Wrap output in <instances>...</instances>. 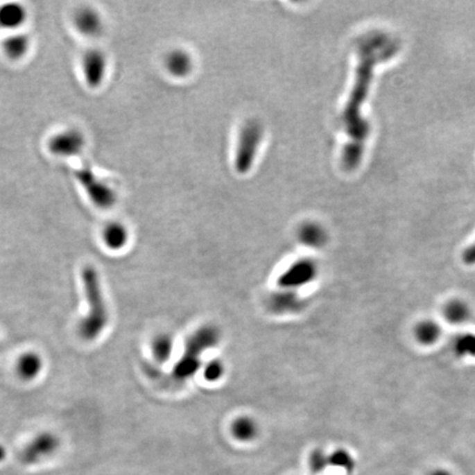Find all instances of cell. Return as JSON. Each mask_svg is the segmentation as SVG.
Wrapping results in <instances>:
<instances>
[{
    "label": "cell",
    "mask_w": 475,
    "mask_h": 475,
    "mask_svg": "<svg viewBox=\"0 0 475 475\" xmlns=\"http://www.w3.org/2000/svg\"><path fill=\"white\" fill-rule=\"evenodd\" d=\"M399 44L384 33H371L359 44V63L356 82L343 114V123L349 138L343 149V166L345 171L356 170L363 157L364 146L369 137L370 126L362 118L361 108L367 99L373 69L379 62L395 55Z\"/></svg>",
    "instance_id": "cell-1"
},
{
    "label": "cell",
    "mask_w": 475,
    "mask_h": 475,
    "mask_svg": "<svg viewBox=\"0 0 475 475\" xmlns=\"http://www.w3.org/2000/svg\"><path fill=\"white\" fill-rule=\"evenodd\" d=\"M82 281L87 302V313L83 317L77 329L78 336L84 341L93 343L107 329L110 322V313L98 271L94 266H85L82 271Z\"/></svg>",
    "instance_id": "cell-2"
},
{
    "label": "cell",
    "mask_w": 475,
    "mask_h": 475,
    "mask_svg": "<svg viewBox=\"0 0 475 475\" xmlns=\"http://www.w3.org/2000/svg\"><path fill=\"white\" fill-rule=\"evenodd\" d=\"M74 178L82 186L92 204L101 209L112 208L117 202V191L114 186L106 181L92 169V166H80L75 171Z\"/></svg>",
    "instance_id": "cell-3"
},
{
    "label": "cell",
    "mask_w": 475,
    "mask_h": 475,
    "mask_svg": "<svg viewBox=\"0 0 475 475\" xmlns=\"http://www.w3.org/2000/svg\"><path fill=\"white\" fill-rule=\"evenodd\" d=\"M262 136V128L254 120L248 121L243 126L240 132L234 159V165L238 172L241 174L249 172L258 153Z\"/></svg>",
    "instance_id": "cell-4"
},
{
    "label": "cell",
    "mask_w": 475,
    "mask_h": 475,
    "mask_svg": "<svg viewBox=\"0 0 475 475\" xmlns=\"http://www.w3.org/2000/svg\"><path fill=\"white\" fill-rule=\"evenodd\" d=\"M87 140L83 131L74 127L64 128L49 139L51 153L60 157H73L85 150Z\"/></svg>",
    "instance_id": "cell-5"
},
{
    "label": "cell",
    "mask_w": 475,
    "mask_h": 475,
    "mask_svg": "<svg viewBox=\"0 0 475 475\" xmlns=\"http://www.w3.org/2000/svg\"><path fill=\"white\" fill-rule=\"evenodd\" d=\"M318 266L311 259H302L292 263L279 275L277 284L284 291H293L306 286L316 279Z\"/></svg>",
    "instance_id": "cell-6"
},
{
    "label": "cell",
    "mask_w": 475,
    "mask_h": 475,
    "mask_svg": "<svg viewBox=\"0 0 475 475\" xmlns=\"http://www.w3.org/2000/svg\"><path fill=\"white\" fill-rule=\"evenodd\" d=\"M61 441L52 433H41L35 435L21 452V459L27 465H37L53 457L59 451Z\"/></svg>",
    "instance_id": "cell-7"
},
{
    "label": "cell",
    "mask_w": 475,
    "mask_h": 475,
    "mask_svg": "<svg viewBox=\"0 0 475 475\" xmlns=\"http://www.w3.org/2000/svg\"><path fill=\"white\" fill-rule=\"evenodd\" d=\"M80 69L87 86L98 88L106 80L108 73L107 54L101 49H89L83 54Z\"/></svg>",
    "instance_id": "cell-8"
},
{
    "label": "cell",
    "mask_w": 475,
    "mask_h": 475,
    "mask_svg": "<svg viewBox=\"0 0 475 475\" xmlns=\"http://www.w3.org/2000/svg\"><path fill=\"white\" fill-rule=\"evenodd\" d=\"M73 22L77 31L84 37H97L104 31V19L93 7L86 6L77 9Z\"/></svg>",
    "instance_id": "cell-9"
},
{
    "label": "cell",
    "mask_w": 475,
    "mask_h": 475,
    "mask_svg": "<svg viewBox=\"0 0 475 475\" xmlns=\"http://www.w3.org/2000/svg\"><path fill=\"white\" fill-rule=\"evenodd\" d=\"M44 360L40 353L28 351L19 356L16 362V373L24 382H33L42 374Z\"/></svg>",
    "instance_id": "cell-10"
},
{
    "label": "cell",
    "mask_w": 475,
    "mask_h": 475,
    "mask_svg": "<svg viewBox=\"0 0 475 475\" xmlns=\"http://www.w3.org/2000/svg\"><path fill=\"white\" fill-rule=\"evenodd\" d=\"M28 20V10L20 3H3L0 5V30L17 32Z\"/></svg>",
    "instance_id": "cell-11"
},
{
    "label": "cell",
    "mask_w": 475,
    "mask_h": 475,
    "mask_svg": "<svg viewBox=\"0 0 475 475\" xmlns=\"http://www.w3.org/2000/svg\"><path fill=\"white\" fill-rule=\"evenodd\" d=\"M101 240L107 249L112 251H120L125 249L129 242V231L123 223L119 221H112L107 223L103 229Z\"/></svg>",
    "instance_id": "cell-12"
},
{
    "label": "cell",
    "mask_w": 475,
    "mask_h": 475,
    "mask_svg": "<svg viewBox=\"0 0 475 475\" xmlns=\"http://www.w3.org/2000/svg\"><path fill=\"white\" fill-rule=\"evenodd\" d=\"M31 37L24 32H11L3 42V50L10 60H21L31 49Z\"/></svg>",
    "instance_id": "cell-13"
},
{
    "label": "cell",
    "mask_w": 475,
    "mask_h": 475,
    "mask_svg": "<svg viewBox=\"0 0 475 475\" xmlns=\"http://www.w3.org/2000/svg\"><path fill=\"white\" fill-rule=\"evenodd\" d=\"M298 239L307 248L320 249L326 245L328 234L319 223H306L298 230Z\"/></svg>",
    "instance_id": "cell-14"
},
{
    "label": "cell",
    "mask_w": 475,
    "mask_h": 475,
    "mask_svg": "<svg viewBox=\"0 0 475 475\" xmlns=\"http://www.w3.org/2000/svg\"><path fill=\"white\" fill-rule=\"evenodd\" d=\"M175 349V341L171 334L162 332L152 340L151 351L154 360L163 364L170 361Z\"/></svg>",
    "instance_id": "cell-15"
},
{
    "label": "cell",
    "mask_w": 475,
    "mask_h": 475,
    "mask_svg": "<svg viewBox=\"0 0 475 475\" xmlns=\"http://www.w3.org/2000/svg\"><path fill=\"white\" fill-rule=\"evenodd\" d=\"M231 433L236 440L249 442L258 437L260 428L257 420H253L252 417L240 416L234 420V424L231 426Z\"/></svg>",
    "instance_id": "cell-16"
},
{
    "label": "cell",
    "mask_w": 475,
    "mask_h": 475,
    "mask_svg": "<svg viewBox=\"0 0 475 475\" xmlns=\"http://www.w3.org/2000/svg\"><path fill=\"white\" fill-rule=\"evenodd\" d=\"M441 327L433 320H422L415 327V338L420 345H433L441 338Z\"/></svg>",
    "instance_id": "cell-17"
},
{
    "label": "cell",
    "mask_w": 475,
    "mask_h": 475,
    "mask_svg": "<svg viewBox=\"0 0 475 475\" xmlns=\"http://www.w3.org/2000/svg\"><path fill=\"white\" fill-rule=\"evenodd\" d=\"M444 318L452 325H461L467 322L471 317L470 306L465 300H450L444 309Z\"/></svg>",
    "instance_id": "cell-18"
},
{
    "label": "cell",
    "mask_w": 475,
    "mask_h": 475,
    "mask_svg": "<svg viewBox=\"0 0 475 475\" xmlns=\"http://www.w3.org/2000/svg\"><path fill=\"white\" fill-rule=\"evenodd\" d=\"M166 67L171 74L174 76L184 77L191 73L193 63L189 54H186L183 51H174L168 56Z\"/></svg>",
    "instance_id": "cell-19"
},
{
    "label": "cell",
    "mask_w": 475,
    "mask_h": 475,
    "mask_svg": "<svg viewBox=\"0 0 475 475\" xmlns=\"http://www.w3.org/2000/svg\"><path fill=\"white\" fill-rule=\"evenodd\" d=\"M272 306L279 313H294L300 308V300L293 291H282L273 298Z\"/></svg>",
    "instance_id": "cell-20"
},
{
    "label": "cell",
    "mask_w": 475,
    "mask_h": 475,
    "mask_svg": "<svg viewBox=\"0 0 475 475\" xmlns=\"http://www.w3.org/2000/svg\"><path fill=\"white\" fill-rule=\"evenodd\" d=\"M452 348L456 356L460 358L475 356V334L465 332L458 336L454 339Z\"/></svg>",
    "instance_id": "cell-21"
},
{
    "label": "cell",
    "mask_w": 475,
    "mask_h": 475,
    "mask_svg": "<svg viewBox=\"0 0 475 475\" xmlns=\"http://www.w3.org/2000/svg\"><path fill=\"white\" fill-rule=\"evenodd\" d=\"M225 372H226V368L223 362L219 359H213V360H209L208 363L205 364L202 375L207 382L216 383L223 379Z\"/></svg>",
    "instance_id": "cell-22"
},
{
    "label": "cell",
    "mask_w": 475,
    "mask_h": 475,
    "mask_svg": "<svg viewBox=\"0 0 475 475\" xmlns=\"http://www.w3.org/2000/svg\"><path fill=\"white\" fill-rule=\"evenodd\" d=\"M329 465L345 469L348 473H351L354 469V460L350 454L345 450H337L329 456Z\"/></svg>",
    "instance_id": "cell-23"
},
{
    "label": "cell",
    "mask_w": 475,
    "mask_h": 475,
    "mask_svg": "<svg viewBox=\"0 0 475 475\" xmlns=\"http://www.w3.org/2000/svg\"><path fill=\"white\" fill-rule=\"evenodd\" d=\"M309 465L313 472H322L326 469L327 465H329V457H327L326 454L320 450H317L311 454Z\"/></svg>",
    "instance_id": "cell-24"
},
{
    "label": "cell",
    "mask_w": 475,
    "mask_h": 475,
    "mask_svg": "<svg viewBox=\"0 0 475 475\" xmlns=\"http://www.w3.org/2000/svg\"><path fill=\"white\" fill-rule=\"evenodd\" d=\"M462 260L467 266H475V242L463 251Z\"/></svg>",
    "instance_id": "cell-25"
},
{
    "label": "cell",
    "mask_w": 475,
    "mask_h": 475,
    "mask_svg": "<svg viewBox=\"0 0 475 475\" xmlns=\"http://www.w3.org/2000/svg\"><path fill=\"white\" fill-rule=\"evenodd\" d=\"M430 475H452L451 473L448 472L447 470H435Z\"/></svg>",
    "instance_id": "cell-26"
},
{
    "label": "cell",
    "mask_w": 475,
    "mask_h": 475,
    "mask_svg": "<svg viewBox=\"0 0 475 475\" xmlns=\"http://www.w3.org/2000/svg\"><path fill=\"white\" fill-rule=\"evenodd\" d=\"M3 457H5V450L0 447V460H3Z\"/></svg>",
    "instance_id": "cell-27"
}]
</instances>
